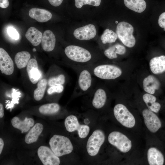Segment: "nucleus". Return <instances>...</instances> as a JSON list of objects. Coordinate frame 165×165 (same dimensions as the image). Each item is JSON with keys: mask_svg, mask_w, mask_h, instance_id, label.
<instances>
[{"mask_svg": "<svg viewBox=\"0 0 165 165\" xmlns=\"http://www.w3.org/2000/svg\"><path fill=\"white\" fill-rule=\"evenodd\" d=\"M142 115L145 126L152 133L157 135L162 143H165V123L156 113L147 108L144 109Z\"/></svg>", "mask_w": 165, "mask_h": 165, "instance_id": "f257e3e1", "label": "nucleus"}, {"mask_svg": "<svg viewBox=\"0 0 165 165\" xmlns=\"http://www.w3.org/2000/svg\"><path fill=\"white\" fill-rule=\"evenodd\" d=\"M64 53L74 64L73 67L90 65L95 64L89 51L83 47L71 45L67 46Z\"/></svg>", "mask_w": 165, "mask_h": 165, "instance_id": "f03ea898", "label": "nucleus"}, {"mask_svg": "<svg viewBox=\"0 0 165 165\" xmlns=\"http://www.w3.org/2000/svg\"><path fill=\"white\" fill-rule=\"evenodd\" d=\"M91 65L74 67L77 75L75 92L85 93L91 90L93 88L94 75L91 71Z\"/></svg>", "mask_w": 165, "mask_h": 165, "instance_id": "7ed1b4c3", "label": "nucleus"}, {"mask_svg": "<svg viewBox=\"0 0 165 165\" xmlns=\"http://www.w3.org/2000/svg\"><path fill=\"white\" fill-rule=\"evenodd\" d=\"M91 69L94 76L103 80L115 79L120 77L122 73V69L117 65L101 64L100 62L92 65Z\"/></svg>", "mask_w": 165, "mask_h": 165, "instance_id": "20e7f679", "label": "nucleus"}, {"mask_svg": "<svg viewBox=\"0 0 165 165\" xmlns=\"http://www.w3.org/2000/svg\"><path fill=\"white\" fill-rule=\"evenodd\" d=\"M113 111L116 119L123 127L132 129L136 126V117L124 105L117 104L114 107Z\"/></svg>", "mask_w": 165, "mask_h": 165, "instance_id": "39448f33", "label": "nucleus"}, {"mask_svg": "<svg viewBox=\"0 0 165 165\" xmlns=\"http://www.w3.org/2000/svg\"><path fill=\"white\" fill-rule=\"evenodd\" d=\"M49 143L51 149L58 157L69 154L73 149L70 140L62 135H54L50 139Z\"/></svg>", "mask_w": 165, "mask_h": 165, "instance_id": "423d86ee", "label": "nucleus"}, {"mask_svg": "<svg viewBox=\"0 0 165 165\" xmlns=\"http://www.w3.org/2000/svg\"><path fill=\"white\" fill-rule=\"evenodd\" d=\"M109 143L121 152L127 153L132 150L133 142L127 135L118 131L111 132L108 135Z\"/></svg>", "mask_w": 165, "mask_h": 165, "instance_id": "0eeeda50", "label": "nucleus"}, {"mask_svg": "<svg viewBox=\"0 0 165 165\" xmlns=\"http://www.w3.org/2000/svg\"><path fill=\"white\" fill-rule=\"evenodd\" d=\"M134 28L129 23L125 21L119 22L117 25L116 34L118 37L126 46L131 48L136 43L135 37L133 35Z\"/></svg>", "mask_w": 165, "mask_h": 165, "instance_id": "6e6552de", "label": "nucleus"}, {"mask_svg": "<svg viewBox=\"0 0 165 165\" xmlns=\"http://www.w3.org/2000/svg\"><path fill=\"white\" fill-rule=\"evenodd\" d=\"M105 140L103 131L101 130H94L88 138L86 144L88 154L91 156L97 155Z\"/></svg>", "mask_w": 165, "mask_h": 165, "instance_id": "1a4fd4ad", "label": "nucleus"}, {"mask_svg": "<svg viewBox=\"0 0 165 165\" xmlns=\"http://www.w3.org/2000/svg\"><path fill=\"white\" fill-rule=\"evenodd\" d=\"M64 125L68 132L77 131L79 136L81 138H86L90 130L89 126L80 124L76 117L73 115L69 116L66 117L64 121Z\"/></svg>", "mask_w": 165, "mask_h": 165, "instance_id": "9d476101", "label": "nucleus"}, {"mask_svg": "<svg viewBox=\"0 0 165 165\" xmlns=\"http://www.w3.org/2000/svg\"><path fill=\"white\" fill-rule=\"evenodd\" d=\"M37 154L44 165H58L60 164L58 157L47 146H40L38 149Z\"/></svg>", "mask_w": 165, "mask_h": 165, "instance_id": "9b49d317", "label": "nucleus"}, {"mask_svg": "<svg viewBox=\"0 0 165 165\" xmlns=\"http://www.w3.org/2000/svg\"><path fill=\"white\" fill-rule=\"evenodd\" d=\"M148 162L150 165H163L165 164V156L162 151L155 146L150 147L147 152Z\"/></svg>", "mask_w": 165, "mask_h": 165, "instance_id": "f8f14e48", "label": "nucleus"}, {"mask_svg": "<svg viewBox=\"0 0 165 165\" xmlns=\"http://www.w3.org/2000/svg\"><path fill=\"white\" fill-rule=\"evenodd\" d=\"M14 69V63L12 59L5 50L0 48V70L2 73L10 75L13 74Z\"/></svg>", "mask_w": 165, "mask_h": 165, "instance_id": "ddd939ff", "label": "nucleus"}, {"mask_svg": "<svg viewBox=\"0 0 165 165\" xmlns=\"http://www.w3.org/2000/svg\"><path fill=\"white\" fill-rule=\"evenodd\" d=\"M94 94L92 104L93 107L97 109L103 108L107 100V94L105 89L100 84L92 89Z\"/></svg>", "mask_w": 165, "mask_h": 165, "instance_id": "4468645a", "label": "nucleus"}, {"mask_svg": "<svg viewBox=\"0 0 165 165\" xmlns=\"http://www.w3.org/2000/svg\"><path fill=\"white\" fill-rule=\"evenodd\" d=\"M97 31L94 25L89 24L76 29L74 31L73 35L77 39L87 40L94 38Z\"/></svg>", "mask_w": 165, "mask_h": 165, "instance_id": "2eb2a0df", "label": "nucleus"}, {"mask_svg": "<svg viewBox=\"0 0 165 165\" xmlns=\"http://www.w3.org/2000/svg\"><path fill=\"white\" fill-rule=\"evenodd\" d=\"M26 71L29 79L33 84L37 83L42 77V73L39 70L37 61L35 59L30 60L27 66Z\"/></svg>", "mask_w": 165, "mask_h": 165, "instance_id": "dca6fc26", "label": "nucleus"}, {"mask_svg": "<svg viewBox=\"0 0 165 165\" xmlns=\"http://www.w3.org/2000/svg\"><path fill=\"white\" fill-rule=\"evenodd\" d=\"M29 16L39 22H45L50 20L52 17L51 13L44 9L34 8L29 11Z\"/></svg>", "mask_w": 165, "mask_h": 165, "instance_id": "f3484780", "label": "nucleus"}, {"mask_svg": "<svg viewBox=\"0 0 165 165\" xmlns=\"http://www.w3.org/2000/svg\"><path fill=\"white\" fill-rule=\"evenodd\" d=\"M56 44V38L53 33L48 30L44 32L41 42L43 49L47 52H50L53 50Z\"/></svg>", "mask_w": 165, "mask_h": 165, "instance_id": "a211bd4d", "label": "nucleus"}, {"mask_svg": "<svg viewBox=\"0 0 165 165\" xmlns=\"http://www.w3.org/2000/svg\"><path fill=\"white\" fill-rule=\"evenodd\" d=\"M12 126L15 128L21 131L22 133L28 132L34 124V121L31 118L26 117L22 121L17 117L13 118L11 121Z\"/></svg>", "mask_w": 165, "mask_h": 165, "instance_id": "6ab92c4d", "label": "nucleus"}, {"mask_svg": "<svg viewBox=\"0 0 165 165\" xmlns=\"http://www.w3.org/2000/svg\"><path fill=\"white\" fill-rule=\"evenodd\" d=\"M160 85L159 81L152 75L145 77L143 81V88L145 91L152 94H154L156 90L159 89Z\"/></svg>", "mask_w": 165, "mask_h": 165, "instance_id": "aec40b11", "label": "nucleus"}, {"mask_svg": "<svg viewBox=\"0 0 165 165\" xmlns=\"http://www.w3.org/2000/svg\"><path fill=\"white\" fill-rule=\"evenodd\" d=\"M149 67L154 74H159L165 72V56L161 55L152 58L149 62Z\"/></svg>", "mask_w": 165, "mask_h": 165, "instance_id": "412c9836", "label": "nucleus"}, {"mask_svg": "<svg viewBox=\"0 0 165 165\" xmlns=\"http://www.w3.org/2000/svg\"><path fill=\"white\" fill-rule=\"evenodd\" d=\"M142 99L148 109L156 114L159 112L161 105L159 102L156 101L157 99L155 96L147 93L143 95Z\"/></svg>", "mask_w": 165, "mask_h": 165, "instance_id": "4be33fe9", "label": "nucleus"}, {"mask_svg": "<svg viewBox=\"0 0 165 165\" xmlns=\"http://www.w3.org/2000/svg\"><path fill=\"white\" fill-rule=\"evenodd\" d=\"M43 128V126L42 124L36 123L25 136V141L26 143L30 144L36 141L42 132Z\"/></svg>", "mask_w": 165, "mask_h": 165, "instance_id": "5701e85b", "label": "nucleus"}, {"mask_svg": "<svg viewBox=\"0 0 165 165\" xmlns=\"http://www.w3.org/2000/svg\"><path fill=\"white\" fill-rule=\"evenodd\" d=\"M25 36L26 38L33 46H37L41 42L42 34L36 28L31 27L28 29Z\"/></svg>", "mask_w": 165, "mask_h": 165, "instance_id": "b1692460", "label": "nucleus"}, {"mask_svg": "<svg viewBox=\"0 0 165 165\" xmlns=\"http://www.w3.org/2000/svg\"><path fill=\"white\" fill-rule=\"evenodd\" d=\"M126 51L124 46L120 44H116L105 50L104 54L108 58L113 59L117 58V54L122 55L125 54Z\"/></svg>", "mask_w": 165, "mask_h": 165, "instance_id": "393cba45", "label": "nucleus"}, {"mask_svg": "<svg viewBox=\"0 0 165 165\" xmlns=\"http://www.w3.org/2000/svg\"><path fill=\"white\" fill-rule=\"evenodd\" d=\"M124 4L129 9L137 13L143 12L146 7L144 0H124Z\"/></svg>", "mask_w": 165, "mask_h": 165, "instance_id": "a878e982", "label": "nucleus"}, {"mask_svg": "<svg viewBox=\"0 0 165 165\" xmlns=\"http://www.w3.org/2000/svg\"><path fill=\"white\" fill-rule=\"evenodd\" d=\"M31 55L28 52L22 51L17 53L15 57V61L17 67L21 69L27 66L30 60Z\"/></svg>", "mask_w": 165, "mask_h": 165, "instance_id": "bb28decb", "label": "nucleus"}, {"mask_svg": "<svg viewBox=\"0 0 165 165\" xmlns=\"http://www.w3.org/2000/svg\"><path fill=\"white\" fill-rule=\"evenodd\" d=\"M60 107L56 103H50L42 105L39 108V112L44 115H51L57 113L60 110Z\"/></svg>", "mask_w": 165, "mask_h": 165, "instance_id": "cd10ccee", "label": "nucleus"}, {"mask_svg": "<svg viewBox=\"0 0 165 165\" xmlns=\"http://www.w3.org/2000/svg\"><path fill=\"white\" fill-rule=\"evenodd\" d=\"M47 80L44 79L41 80L38 83L37 87L34 92V97L37 101L41 100L44 96L47 84Z\"/></svg>", "mask_w": 165, "mask_h": 165, "instance_id": "c85d7f7f", "label": "nucleus"}, {"mask_svg": "<svg viewBox=\"0 0 165 165\" xmlns=\"http://www.w3.org/2000/svg\"><path fill=\"white\" fill-rule=\"evenodd\" d=\"M118 38L116 34L113 31L106 29L101 36V39L104 44L115 42Z\"/></svg>", "mask_w": 165, "mask_h": 165, "instance_id": "c756f323", "label": "nucleus"}, {"mask_svg": "<svg viewBox=\"0 0 165 165\" xmlns=\"http://www.w3.org/2000/svg\"><path fill=\"white\" fill-rule=\"evenodd\" d=\"M65 82V77L63 74H60L50 78L48 80V84L50 86L63 85Z\"/></svg>", "mask_w": 165, "mask_h": 165, "instance_id": "7c9ffc66", "label": "nucleus"}, {"mask_svg": "<svg viewBox=\"0 0 165 165\" xmlns=\"http://www.w3.org/2000/svg\"><path fill=\"white\" fill-rule=\"evenodd\" d=\"M75 6L78 8H80L84 5H90L98 6L101 3V0H75Z\"/></svg>", "mask_w": 165, "mask_h": 165, "instance_id": "2f4dec72", "label": "nucleus"}, {"mask_svg": "<svg viewBox=\"0 0 165 165\" xmlns=\"http://www.w3.org/2000/svg\"><path fill=\"white\" fill-rule=\"evenodd\" d=\"M64 89L63 85H58L50 86L47 90V92L48 94L51 95L54 93H61Z\"/></svg>", "mask_w": 165, "mask_h": 165, "instance_id": "473e14b6", "label": "nucleus"}, {"mask_svg": "<svg viewBox=\"0 0 165 165\" xmlns=\"http://www.w3.org/2000/svg\"><path fill=\"white\" fill-rule=\"evenodd\" d=\"M7 31L9 36L11 38L15 40H17L19 39V33L14 28L9 27L7 28Z\"/></svg>", "mask_w": 165, "mask_h": 165, "instance_id": "72a5a7b5", "label": "nucleus"}, {"mask_svg": "<svg viewBox=\"0 0 165 165\" xmlns=\"http://www.w3.org/2000/svg\"><path fill=\"white\" fill-rule=\"evenodd\" d=\"M158 24L161 28L165 31V12L162 13L160 16L158 20Z\"/></svg>", "mask_w": 165, "mask_h": 165, "instance_id": "f704fd0d", "label": "nucleus"}, {"mask_svg": "<svg viewBox=\"0 0 165 165\" xmlns=\"http://www.w3.org/2000/svg\"><path fill=\"white\" fill-rule=\"evenodd\" d=\"M50 3L55 7L59 6L62 3L63 0H48Z\"/></svg>", "mask_w": 165, "mask_h": 165, "instance_id": "c9c22d12", "label": "nucleus"}, {"mask_svg": "<svg viewBox=\"0 0 165 165\" xmlns=\"http://www.w3.org/2000/svg\"><path fill=\"white\" fill-rule=\"evenodd\" d=\"M8 0H0V7L2 8H7L9 6Z\"/></svg>", "mask_w": 165, "mask_h": 165, "instance_id": "e433bc0d", "label": "nucleus"}, {"mask_svg": "<svg viewBox=\"0 0 165 165\" xmlns=\"http://www.w3.org/2000/svg\"><path fill=\"white\" fill-rule=\"evenodd\" d=\"M4 115V108L2 104H0V117L2 118Z\"/></svg>", "mask_w": 165, "mask_h": 165, "instance_id": "4c0bfd02", "label": "nucleus"}, {"mask_svg": "<svg viewBox=\"0 0 165 165\" xmlns=\"http://www.w3.org/2000/svg\"><path fill=\"white\" fill-rule=\"evenodd\" d=\"M4 145V141L1 138H0V154H1Z\"/></svg>", "mask_w": 165, "mask_h": 165, "instance_id": "58836bf2", "label": "nucleus"}, {"mask_svg": "<svg viewBox=\"0 0 165 165\" xmlns=\"http://www.w3.org/2000/svg\"><path fill=\"white\" fill-rule=\"evenodd\" d=\"M33 50L34 52L35 51H36V49L35 48H34L33 49Z\"/></svg>", "mask_w": 165, "mask_h": 165, "instance_id": "ea45409f", "label": "nucleus"}, {"mask_svg": "<svg viewBox=\"0 0 165 165\" xmlns=\"http://www.w3.org/2000/svg\"><path fill=\"white\" fill-rule=\"evenodd\" d=\"M115 22H116V24H117V23H118V22L117 21H116Z\"/></svg>", "mask_w": 165, "mask_h": 165, "instance_id": "a19ab883", "label": "nucleus"}]
</instances>
